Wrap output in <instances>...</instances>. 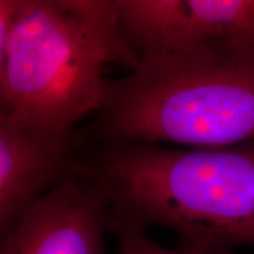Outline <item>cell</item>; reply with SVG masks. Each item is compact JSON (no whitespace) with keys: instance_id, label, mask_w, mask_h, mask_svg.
Segmentation results:
<instances>
[{"instance_id":"obj_1","label":"cell","mask_w":254,"mask_h":254,"mask_svg":"<svg viewBox=\"0 0 254 254\" xmlns=\"http://www.w3.org/2000/svg\"><path fill=\"white\" fill-rule=\"evenodd\" d=\"M93 145L88 171L112 217L170 228L180 249H254V139L220 148Z\"/></svg>"},{"instance_id":"obj_2","label":"cell","mask_w":254,"mask_h":254,"mask_svg":"<svg viewBox=\"0 0 254 254\" xmlns=\"http://www.w3.org/2000/svg\"><path fill=\"white\" fill-rule=\"evenodd\" d=\"M87 128L94 144L220 148L254 139V49L209 40L144 57L107 79Z\"/></svg>"},{"instance_id":"obj_3","label":"cell","mask_w":254,"mask_h":254,"mask_svg":"<svg viewBox=\"0 0 254 254\" xmlns=\"http://www.w3.org/2000/svg\"><path fill=\"white\" fill-rule=\"evenodd\" d=\"M140 58L112 0H20L0 56V116L51 132H72L103 103L112 64L131 72Z\"/></svg>"},{"instance_id":"obj_4","label":"cell","mask_w":254,"mask_h":254,"mask_svg":"<svg viewBox=\"0 0 254 254\" xmlns=\"http://www.w3.org/2000/svg\"><path fill=\"white\" fill-rule=\"evenodd\" d=\"M124 37L139 56L209 40L254 49V0H112Z\"/></svg>"},{"instance_id":"obj_5","label":"cell","mask_w":254,"mask_h":254,"mask_svg":"<svg viewBox=\"0 0 254 254\" xmlns=\"http://www.w3.org/2000/svg\"><path fill=\"white\" fill-rule=\"evenodd\" d=\"M91 148L87 129L51 132L0 116V236L51 190L87 172Z\"/></svg>"},{"instance_id":"obj_6","label":"cell","mask_w":254,"mask_h":254,"mask_svg":"<svg viewBox=\"0 0 254 254\" xmlns=\"http://www.w3.org/2000/svg\"><path fill=\"white\" fill-rule=\"evenodd\" d=\"M111 208L88 172L51 190L1 236L0 254H106Z\"/></svg>"},{"instance_id":"obj_7","label":"cell","mask_w":254,"mask_h":254,"mask_svg":"<svg viewBox=\"0 0 254 254\" xmlns=\"http://www.w3.org/2000/svg\"><path fill=\"white\" fill-rule=\"evenodd\" d=\"M147 228L135 222L114 218L111 215L110 232L118 241L117 254H234L233 250H170L151 239Z\"/></svg>"},{"instance_id":"obj_8","label":"cell","mask_w":254,"mask_h":254,"mask_svg":"<svg viewBox=\"0 0 254 254\" xmlns=\"http://www.w3.org/2000/svg\"><path fill=\"white\" fill-rule=\"evenodd\" d=\"M20 0H0V56L6 52L17 21Z\"/></svg>"}]
</instances>
